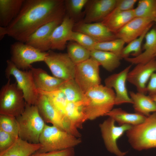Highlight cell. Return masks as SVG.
Segmentation results:
<instances>
[{"label":"cell","instance_id":"obj_12","mask_svg":"<svg viewBox=\"0 0 156 156\" xmlns=\"http://www.w3.org/2000/svg\"><path fill=\"white\" fill-rule=\"evenodd\" d=\"M115 122L113 119L109 117L99 124L102 136L108 151L117 156H125L127 152H122L119 149L117 141L132 125L125 124L117 126L115 124Z\"/></svg>","mask_w":156,"mask_h":156},{"label":"cell","instance_id":"obj_32","mask_svg":"<svg viewBox=\"0 0 156 156\" xmlns=\"http://www.w3.org/2000/svg\"><path fill=\"white\" fill-rule=\"evenodd\" d=\"M151 26L148 27L139 37L131 41L123 49L120 54L121 59L129 57L131 55L133 57H136L142 53L141 45L147 32L151 29Z\"/></svg>","mask_w":156,"mask_h":156},{"label":"cell","instance_id":"obj_31","mask_svg":"<svg viewBox=\"0 0 156 156\" xmlns=\"http://www.w3.org/2000/svg\"><path fill=\"white\" fill-rule=\"evenodd\" d=\"M138 2L137 7L133 9L135 17L154 21L156 16V0H140Z\"/></svg>","mask_w":156,"mask_h":156},{"label":"cell","instance_id":"obj_29","mask_svg":"<svg viewBox=\"0 0 156 156\" xmlns=\"http://www.w3.org/2000/svg\"><path fill=\"white\" fill-rule=\"evenodd\" d=\"M59 89L64 94L68 102L80 101L84 94L74 79L65 81Z\"/></svg>","mask_w":156,"mask_h":156},{"label":"cell","instance_id":"obj_43","mask_svg":"<svg viewBox=\"0 0 156 156\" xmlns=\"http://www.w3.org/2000/svg\"><path fill=\"white\" fill-rule=\"evenodd\" d=\"M152 100L156 104V94L151 96Z\"/></svg>","mask_w":156,"mask_h":156},{"label":"cell","instance_id":"obj_8","mask_svg":"<svg viewBox=\"0 0 156 156\" xmlns=\"http://www.w3.org/2000/svg\"><path fill=\"white\" fill-rule=\"evenodd\" d=\"M11 61L18 69L30 70L31 64L44 62L47 52H43L25 43L18 41L11 45Z\"/></svg>","mask_w":156,"mask_h":156},{"label":"cell","instance_id":"obj_24","mask_svg":"<svg viewBox=\"0 0 156 156\" xmlns=\"http://www.w3.org/2000/svg\"><path fill=\"white\" fill-rule=\"evenodd\" d=\"M24 0H0V26L8 27L17 16Z\"/></svg>","mask_w":156,"mask_h":156},{"label":"cell","instance_id":"obj_35","mask_svg":"<svg viewBox=\"0 0 156 156\" xmlns=\"http://www.w3.org/2000/svg\"><path fill=\"white\" fill-rule=\"evenodd\" d=\"M70 41L78 43L90 51L95 49V46L97 42L88 35L76 31H73Z\"/></svg>","mask_w":156,"mask_h":156},{"label":"cell","instance_id":"obj_1","mask_svg":"<svg viewBox=\"0 0 156 156\" xmlns=\"http://www.w3.org/2000/svg\"><path fill=\"white\" fill-rule=\"evenodd\" d=\"M66 11L64 0H24L18 15L5 27L7 35L25 43L42 26L64 18Z\"/></svg>","mask_w":156,"mask_h":156},{"label":"cell","instance_id":"obj_6","mask_svg":"<svg viewBox=\"0 0 156 156\" xmlns=\"http://www.w3.org/2000/svg\"><path fill=\"white\" fill-rule=\"evenodd\" d=\"M8 79L0 91V114L16 118L23 113L27 104L23 92L16 82L11 83L10 79Z\"/></svg>","mask_w":156,"mask_h":156},{"label":"cell","instance_id":"obj_41","mask_svg":"<svg viewBox=\"0 0 156 156\" xmlns=\"http://www.w3.org/2000/svg\"><path fill=\"white\" fill-rule=\"evenodd\" d=\"M146 90L149 96L156 94V73L151 75L147 85Z\"/></svg>","mask_w":156,"mask_h":156},{"label":"cell","instance_id":"obj_25","mask_svg":"<svg viewBox=\"0 0 156 156\" xmlns=\"http://www.w3.org/2000/svg\"><path fill=\"white\" fill-rule=\"evenodd\" d=\"M129 93L135 113L148 116L151 113L156 112V104L151 96L138 92L130 91Z\"/></svg>","mask_w":156,"mask_h":156},{"label":"cell","instance_id":"obj_13","mask_svg":"<svg viewBox=\"0 0 156 156\" xmlns=\"http://www.w3.org/2000/svg\"><path fill=\"white\" fill-rule=\"evenodd\" d=\"M136 65L129 72L127 81L135 87L138 92L146 94L147 82L152 74L156 72V57L146 63Z\"/></svg>","mask_w":156,"mask_h":156},{"label":"cell","instance_id":"obj_9","mask_svg":"<svg viewBox=\"0 0 156 156\" xmlns=\"http://www.w3.org/2000/svg\"><path fill=\"white\" fill-rule=\"evenodd\" d=\"M38 93L35 105L45 122L51 123L71 134L70 123L66 116L56 108L47 94L40 92Z\"/></svg>","mask_w":156,"mask_h":156},{"label":"cell","instance_id":"obj_16","mask_svg":"<svg viewBox=\"0 0 156 156\" xmlns=\"http://www.w3.org/2000/svg\"><path fill=\"white\" fill-rule=\"evenodd\" d=\"M154 23L151 19L135 17L115 34L117 38L122 40L126 43L140 36Z\"/></svg>","mask_w":156,"mask_h":156},{"label":"cell","instance_id":"obj_45","mask_svg":"<svg viewBox=\"0 0 156 156\" xmlns=\"http://www.w3.org/2000/svg\"><path fill=\"white\" fill-rule=\"evenodd\" d=\"M155 57H156V56H155Z\"/></svg>","mask_w":156,"mask_h":156},{"label":"cell","instance_id":"obj_23","mask_svg":"<svg viewBox=\"0 0 156 156\" xmlns=\"http://www.w3.org/2000/svg\"><path fill=\"white\" fill-rule=\"evenodd\" d=\"M135 17L133 9L119 11L114 9L101 22L115 34Z\"/></svg>","mask_w":156,"mask_h":156},{"label":"cell","instance_id":"obj_5","mask_svg":"<svg viewBox=\"0 0 156 156\" xmlns=\"http://www.w3.org/2000/svg\"><path fill=\"white\" fill-rule=\"evenodd\" d=\"M19 126L18 137L29 142L38 144L46 125L35 105L26 104L23 113L16 117Z\"/></svg>","mask_w":156,"mask_h":156},{"label":"cell","instance_id":"obj_14","mask_svg":"<svg viewBox=\"0 0 156 156\" xmlns=\"http://www.w3.org/2000/svg\"><path fill=\"white\" fill-rule=\"evenodd\" d=\"M131 66L132 65H129L119 72L108 76L105 80V86L115 91V105L133 103L128 95L126 85L128 74Z\"/></svg>","mask_w":156,"mask_h":156},{"label":"cell","instance_id":"obj_21","mask_svg":"<svg viewBox=\"0 0 156 156\" xmlns=\"http://www.w3.org/2000/svg\"><path fill=\"white\" fill-rule=\"evenodd\" d=\"M65 114L70 123L71 134L80 138L81 134L78 129H82L83 124L87 120L81 101L68 102L65 108Z\"/></svg>","mask_w":156,"mask_h":156},{"label":"cell","instance_id":"obj_3","mask_svg":"<svg viewBox=\"0 0 156 156\" xmlns=\"http://www.w3.org/2000/svg\"><path fill=\"white\" fill-rule=\"evenodd\" d=\"M81 142L80 138L54 125L46 124L39 138L41 147L37 152L47 153L73 148Z\"/></svg>","mask_w":156,"mask_h":156},{"label":"cell","instance_id":"obj_17","mask_svg":"<svg viewBox=\"0 0 156 156\" xmlns=\"http://www.w3.org/2000/svg\"><path fill=\"white\" fill-rule=\"evenodd\" d=\"M74 26L73 20L65 15L62 23L54 30L51 38V49L63 50L70 41Z\"/></svg>","mask_w":156,"mask_h":156},{"label":"cell","instance_id":"obj_44","mask_svg":"<svg viewBox=\"0 0 156 156\" xmlns=\"http://www.w3.org/2000/svg\"><path fill=\"white\" fill-rule=\"evenodd\" d=\"M154 23H155V24H156V17H155L154 20Z\"/></svg>","mask_w":156,"mask_h":156},{"label":"cell","instance_id":"obj_18","mask_svg":"<svg viewBox=\"0 0 156 156\" xmlns=\"http://www.w3.org/2000/svg\"><path fill=\"white\" fill-rule=\"evenodd\" d=\"M30 70L35 86L39 91L49 93L57 90L65 81L50 75L40 68L32 66Z\"/></svg>","mask_w":156,"mask_h":156},{"label":"cell","instance_id":"obj_26","mask_svg":"<svg viewBox=\"0 0 156 156\" xmlns=\"http://www.w3.org/2000/svg\"><path fill=\"white\" fill-rule=\"evenodd\" d=\"M41 147L40 143L29 142L19 137L10 148L0 153V156H30Z\"/></svg>","mask_w":156,"mask_h":156},{"label":"cell","instance_id":"obj_30","mask_svg":"<svg viewBox=\"0 0 156 156\" xmlns=\"http://www.w3.org/2000/svg\"><path fill=\"white\" fill-rule=\"evenodd\" d=\"M67 54L76 65L90 57V51L75 42H71L66 46Z\"/></svg>","mask_w":156,"mask_h":156},{"label":"cell","instance_id":"obj_19","mask_svg":"<svg viewBox=\"0 0 156 156\" xmlns=\"http://www.w3.org/2000/svg\"><path fill=\"white\" fill-rule=\"evenodd\" d=\"M117 0H94L89 5L83 23H91L101 21L114 10Z\"/></svg>","mask_w":156,"mask_h":156},{"label":"cell","instance_id":"obj_37","mask_svg":"<svg viewBox=\"0 0 156 156\" xmlns=\"http://www.w3.org/2000/svg\"><path fill=\"white\" fill-rule=\"evenodd\" d=\"M88 0H67L64 1L66 10L72 16H77L81 13Z\"/></svg>","mask_w":156,"mask_h":156},{"label":"cell","instance_id":"obj_28","mask_svg":"<svg viewBox=\"0 0 156 156\" xmlns=\"http://www.w3.org/2000/svg\"><path fill=\"white\" fill-rule=\"evenodd\" d=\"M90 58L109 71H112L118 68L121 60L119 56L114 53L96 49L90 51Z\"/></svg>","mask_w":156,"mask_h":156},{"label":"cell","instance_id":"obj_42","mask_svg":"<svg viewBox=\"0 0 156 156\" xmlns=\"http://www.w3.org/2000/svg\"><path fill=\"white\" fill-rule=\"evenodd\" d=\"M5 35H7L5 27L0 26V40H2Z\"/></svg>","mask_w":156,"mask_h":156},{"label":"cell","instance_id":"obj_33","mask_svg":"<svg viewBox=\"0 0 156 156\" xmlns=\"http://www.w3.org/2000/svg\"><path fill=\"white\" fill-rule=\"evenodd\" d=\"M0 129L19 137V125L14 116L0 114Z\"/></svg>","mask_w":156,"mask_h":156},{"label":"cell","instance_id":"obj_40","mask_svg":"<svg viewBox=\"0 0 156 156\" xmlns=\"http://www.w3.org/2000/svg\"><path fill=\"white\" fill-rule=\"evenodd\" d=\"M137 0H117L114 9L119 11H126L133 10Z\"/></svg>","mask_w":156,"mask_h":156},{"label":"cell","instance_id":"obj_2","mask_svg":"<svg viewBox=\"0 0 156 156\" xmlns=\"http://www.w3.org/2000/svg\"><path fill=\"white\" fill-rule=\"evenodd\" d=\"M115 93L112 88L101 84L85 92L81 101L87 120L105 116L115 105Z\"/></svg>","mask_w":156,"mask_h":156},{"label":"cell","instance_id":"obj_27","mask_svg":"<svg viewBox=\"0 0 156 156\" xmlns=\"http://www.w3.org/2000/svg\"><path fill=\"white\" fill-rule=\"evenodd\" d=\"M105 116L113 119L120 126L125 124L136 125L143 122L147 117L137 113H129L120 108L113 109Z\"/></svg>","mask_w":156,"mask_h":156},{"label":"cell","instance_id":"obj_22","mask_svg":"<svg viewBox=\"0 0 156 156\" xmlns=\"http://www.w3.org/2000/svg\"><path fill=\"white\" fill-rule=\"evenodd\" d=\"M145 42L143 47V52L139 56L128 57L124 59L132 64H145L154 58L156 55V26L147 32L145 37Z\"/></svg>","mask_w":156,"mask_h":156},{"label":"cell","instance_id":"obj_39","mask_svg":"<svg viewBox=\"0 0 156 156\" xmlns=\"http://www.w3.org/2000/svg\"><path fill=\"white\" fill-rule=\"evenodd\" d=\"M74 148L47 153L36 152L30 156H75Z\"/></svg>","mask_w":156,"mask_h":156},{"label":"cell","instance_id":"obj_10","mask_svg":"<svg viewBox=\"0 0 156 156\" xmlns=\"http://www.w3.org/2000/svg\"><path fill=\"white\" fill-rule=\"evenodd\" d=\"M100 66L97 61L90 57L75 65L74 79L84 93L101 84Z\"/></svg>","mask_w":156,"mask_h":156},{"label":"cell","instance_id":"obj_38","mask_svg":"<svg viewBox=\"0 0 156 156\" xmlns=\"http://www.w3.org/2000/svg\"><path fill=\"white\" fill-rule=\"evenodd\" d=\"M18 138L0 129V153L11 147Z\"/></svg>","mask_w":156,"mask_h":156},{"label":"cell","instance_id":"obj_4","mask_svg":"<svg viewBox=\"0 0 156 156\" xmlns=\"http://www.w3.org/2000/svg\"><path fill=\"white\" fill-rule=\"evenodd\" d=\"M126 133L129 143L135 150L156 148V112L147 116L143 122L132 126Z\"/></svg>","mask_w":156,"mask_h":156},{"label":"cell","instance_id":"obj_15","mask_svg":"<svg viewBox=\"0 0 156 156\" xmlns=\"http://www.w3.org/2000/svg\"><path fill=\"white\" fill-rule=\"evenodd\" d=\"M63 18L51 21L42 26L29 37L25 43L42 52H47L50 50L52 34Z\"/></svg>","mask_w":156,"mask_h":156},{"label":"cell","instance_id":"obj_34","mask_svg":"<svg viewBox=\"0 0 156 156\" xmlns=\"http://www.w3.org/2000/svg\"><path fill=\"white\" fill-rule=\"evenodd\" d=\"M125 43L122 40L117 38L110 41L97 42L95 49L112 52L120 57L121 53Z\"/></svg>","mask_w":156,"mask_h":156},{"label":"cell","instance_id":"obj_7","mask_svg":"<svg viewBox=\"0 0 156 156\" xmlns=\"http://www.w3.org/2000/svg\"><path fill=\"white\" fill-rule=\"evenodd\" d=\"M5 76L8 79L14 77L18 86L22 90L26 104L35 105L39 94L34 83L30 70H23L17 68L10 60L6 61Z\"/></svg>","mask_w":156,"mask_h":156},{"label":"cell","instance_id":"obj_36","mask_svg":"<svg viewBox=\"0 0 156 156\" xmlns=\"http://www.w3.org/2000/svg\"><path fill=\"white\" fill-rule=\"evenodd\" d=\"M38 92L47 94L56 108L62 114L65 116V109L68 102L65 95L60 90L49 93L39 91Z\"/></svg>","mask_w":156,"mask_h":156},{"label":"cell","instance_id":"obj_11","mask_svg":"<svg viewBox=\"0 0 156 156\" xmlns=\"http://www.w3.org/2000/svg\"><path fill=\"white\" fill-rule=\"evenodd\" d=\"M44 62L53 76L65 81L74 78L75 65L67 53L47 52Z\"/></svg>","mask_w":156,"mask_h":156},{"label":"cell","instance_id":"obj_20","mask_svg":"<svg viewBox=\"0 0 156 156\" xmlns=\"http://www.w3.org/2000/svg\"><path fill=\"white\" fill-rule=\"evenodd\" d=\"M86 34L97 42L117 39L116 34L101 22L86 23L82 22L76 27V31Z\"/></svg>","mask_w":156,"mask_h":156}]
</instances>
